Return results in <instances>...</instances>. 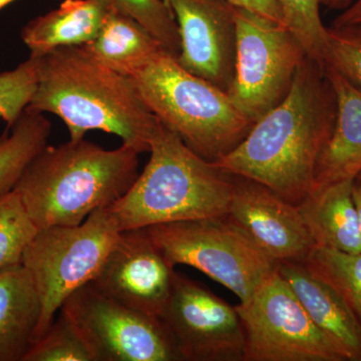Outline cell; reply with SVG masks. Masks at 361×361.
Returning <instances> with one entry per match:
<instances>
[{"mask_svg":"<svg viewBox=\"0 0 361 361\" xmlns=\"http://www.w3.org/2000/svg\"><path fill=\"white\" fill-rule=\"evenodd\" d=\"M285 26L298 39L308 58L324 65L327 27L322 23L323 0H276Z\"/></svg>","mask_w":361,"mask_h":361,"instance_id":"24","label":"cell"},{"mask_svg":"<svg viewBox=\"0 0 361 361\" xmlns=\"http://www.w3.org/2000/svg\"><path fill=\"white\" fill-rule=\"evenodd\" d=\"M234 14L236 66L227 94L255 123L286 97L307 54L286 26L241 7Z\"/></svg>","mask_w":361,"mask_h":361,"instance_id":"8","label":"cell"},{"mask_svg":"<svg viewBox=\"0 0 361 361\" xmlns=\"http://www.w3.org/2000/svg\"><path fill=\"white\" fill-rule=\"evenodd\" d=\"M71 318L94 361H180L161 318L133 310L92 282L73 292L61 310Z\"/></svg>","mask_w":361,"mask_h":361,"instance_id":"10","label":"cell"},{"mask_svg":"<svg viewBox=\"0 0 361 361\" xmlns=\"http://www.w3.org/2000/svg\"><path fill=\"white\" fill-rule=\"evenodd\" d=\"M336 118V94L324 65L306 56L283 101L214 164L228 174L261 183L297 206L312 191Z\"/></svg>","mask_w":361,"mask_h":361,"instance_id":"1","label":"cell"},{"mask_svg":"<svg viewBox=\"0 0 361 361\" xmlns=\"http://www.w3.org/2000/svg\"><path fill=\"white\" fill-rule=\"evenodd\" d=\"M108 9L101 0H65L59 8L30 20L21 39L35 58L59 47L87 44L101 30Z\"/></svg>","mask_w":361,"mask_h":361,"instance_id":"19","label":"cell"},{"mask_svg":"<svg viewBox=\"0 0 361 361\" xmlns=\"http://www.w3.org/2000/svg\"><path fill=\"white\" fill-rule=\"evenodd\" d=\"M176 271L147 228L121 233L92 283L106 295L146 314L163 317Z\"/></svg>","mask_w":361,"mask_h":361,"instance_id":"12","label":"cell"},{"mask_svg":"<svg viewBox=\"0 0 361 361\" xmlns=\"http://www.w3.org/2000/svg\"><path fill=\"white\" fill-rule=\"evenodd\" d=\"M149 153L128 193L110 207L122 231L227 215L234 176L197 155L161 123Z\"/></svg>","mask_w":361,"mask_h":361,"instance_id":"4","label":"cell"},{"mask_svg":"<svg viewBox=\"0 0 361 361\" xmlns=\"http://www.w3.org/2000/svg\"><path fill=\"white\" fill-rule=\"evenodd\" d=\"M355 180L311 192L297 205L316 246L361 253L360 220L353 194Z\"/></svg>","mask_w":361,"mask_h":361,"instance_id":"17","label":"cell"},{"mask_svg":"<svg viewBox=\"0 0 361 361\" xmlns=\"http://www.w3.org/2000/svg\"><path fill=\"white\" fill-rule=\"evenodd\" d=\"M23 361H94L71 318L59 310L47 331L33 342Z\"/></svg>","mask_w":361,"mask_h":361,"instance_id":"23","label":"cell"},{"mask_svg":"<svg viewBox=\"0 0 361 361\" xmlns=\"http://www.w3.org/2000/svg\"><path fill=\"white\" fill-rule=\"evenodd\" d=\"M324 68L336 94V118L317 161L311 192L343 180H355L361 172V85L331 66Z\"/></svg>","mask_w":361,"mask_h":361,"instance_id":"15","label":"cell"},{"mask_svg":"<svg viewBox=\"0 0 361 361\" xmlns=\"http://www.w3.org/2000/svg\"><path fill=\"white\" fill-rule=\"evenodd\" d=\"M42 303L23 264L0 272V361H23L35 341Z\"/></svg>","mask_w":361,"mask_h":361,"instance_id":"18","label":"cell"},{"mask_svg":"<svg viewBox=\"0 0 361 361\" xmlns=\"http://www.w3.org/2000/svg\"><path fill=\"white\" fill-rule=\"evenodd\" d=\"M235 307L245 330L244 361H348L277 269L250 300Z\"/></svg>","mask_w":361,"mask_h":361,"instance_id":"9","label":"cell"},{"mask_svg":"<svg viewBox=\"0 0 361 361\" xmlns=\"http://www.w3.org/2000/svg\"><path fill=\"white\" fill-rule=\"evenodd\" d=\"M139 155L126 145L106 149L85 139L47 145L13 191L37 229L80 225L128 193L140 174Z\"/></svg>","mask_w":361,"mask_h":361,"instance_id":"3","label":"cell"},{"mask_svg":"<svg viewBox=\"0 0 361 361\" xmlns=\"http://www.w3.org/2000/svg\"><path fill=\"white\" fill-rule=\"evenodd\" d=\"M356 180H357L358 183H360L361 184V172L360 173V174H358L357 177H356Z\"/></svg>","mask_w":361,"mask_h":361,"instance_id":"34","label":"cell"},{"mask_svg":"<svg viewBox=\"0 0 361 361\" xmlns=\"http://www.w3.org/2000/svg\"><path fill=\"white\" fill-rule=\"evenodd\" d=\"M130 78L157 118L207 161L229 154L253 127L227 92L192 75L167 51Z\"/></svg>","mask_w":361,"mask_h":361,"instance_id":"5","label":"cell"},{"mask_svg":"<svg viewBox=\"0 0 361 361\" xmlns=\"http://www.w3.org/2000/svg\"><path fill=\"white\" fill-rule=\"evenodd\" d=\"M353 199H355V203L356 209H357L358 220H360V228L361 233V184L357 180H355L353 189Z\"/></svg>","mask_w":361,"mask_h":361,"instance_id":"32","label":"cell"},{"mask_svg":"<svg viewBox=\"0 0 361 361\" xmlns=\"http://www.w3.org/2000/svg\"><path fill=\"white\" fill-rule=\"evenodd\" d=\"M165 1L179 30V65L227 92L236 66L235 6L226 0Z\"/></svg>","mask_w":361,"mask_h":361,"instance_id":"13","label":"cell"},{"mask_svg":"<svg viewBox=\"0 0 361 361\" xmlns=\"http://www.w3.org/2000/svg\"><path fill=\"white\" fill-rule=\"evenodd\" d=\"M303 263L334 288L361 325V253L316 246Z\"/></svg>","mask_w":361,"mask_h":361,"instance_id":"22","label":"cell"},{"mask_svg":"<svg viewBox=\"0 0 361 361\" xmlns=\"http://www.w3.org/2000/svg\"><path fill=\"white\" fill-rule=\"evenodd\" d=\"M355 0H323V6L329 7L330 9H338L344 11L348 8Z\"/></svg>","mask_w":361,"mask_h":361,"instance_id":"31","label":"cell"},{"mask_svg":"<svg viewBox=\"0 0 361 361\" xmlns=\"http://www.w3.org/2000/svg\"><path fill=\"white\" fill-rule=\"evenodd\" d=\"M277 271L291 287L312 322L348 355L361 361V325L334 288L303 262H282Z\"/></svg>","mask_w":361,"mask_h":361,"instance_id":"16","label":"cell"},{"mask_svg":"<svg viewBox=\"0 0 361 361\" xmlns=\"http://www.w3.org/2000/svg\"><path fill=\"white\" fill-rule=\"evenodd\" d=\"M173 267L188 265L232 291L241 303L277 269L264 253L227 215L146 227Z\"/></svg>","mask_w":361,"mask_h":361,"instance_id":"7","label":"cell"},{"mask_svg":"<svg viewBox=\"0 0 361 361\" xmlns=\"http://www.w3.org/2000/svg\"><path fill=\"white\" fill-rule=\"evenodd\" d=\"M109 8L134 18L177 59L180 49L179 30L165 0H101Z\"/></svg>","mask_w":361,"mask_h":361,"instance_id":"26","label":"cell"},{"mask_svg":"<svg viewBox=\"0 0 361 361\" xmlns=\"http://www.w3.org/2000/svg\"><path fill=\"white\" fill-rule=\"evenodd\" d=\"M161 320L182 360L244 361L245 330L236 307L185 275L176 272Z\"/></svg>","mask_w":361,"mask_h":361,"instance_id":"11","label":"cell"},{"mask_svg":"<svg viewBox=\"0 0 361 361\" xmlns=\"http://www.w3.org/2000/svg\"><path fill=\"white\" fill-rule=\"evenodd\" d=\"M121 233L110 207L97 209L80 225L37 229L21 259L42 303L33 342L51 326L66 298L94 280Z\"/></svg>","mask_w":361,"mask_h":361,"instance_id":"6","label":"cell"},{"mask_svg":"<svg viewBox=\"0 0 361 361\" xmlns=\"http://www.w3.org/2000/svg\"><path fill=\"white\" fill-rule=\"evenodd\" d=\"M324 66L361 85V26L327 27Z\"/></svg>","mask_w":361,"mask_h":361,"instance_id":"28","label":"cell"},{"mask_svg":"<svg viewBox=\"0 0 361 361\" xmlns=\"http://www.w3.org/2000/svg\"><path fill=\"white\" fill-rule=\"evenodd\" d=\"M51 123L44 114L25 109L0 135V197L13 191L28 164L47 146Z\"/></svg>","mask_w":361,"mask_h":361,"instance_id":"21","label":"cell"},{"mask_svg":"<svg viewBox=\"0 0 361 361\" xmlns=\"http://www.w3.org/2000/svg\"><path fill=\"white\" fill-rule=\"evenodd\" d=\"M39 80V58L30 56L13 71L0 73V118L13 126L35 94Z\"/></svg>","mask_w":361,"mask_h":361,"instance_id":"27","label":"cell"},{"mask_svg":"<svg viewBox=\"0 0 361 361\" xmlns=\"http://www.w3.org/2000/svg\"><path fill=\"white\" fill-rule=\"evenodd\" d=\"M227 217L277 264L304 262L315 248L296 205L256 180L234 176Z\"/></svg>","mask_w":361,"mask_h":361,"instance_id":"14","label":"cell"},{"mask_svg":"<svg viewBox=\"0 0 361 361\" xmlns=\"http://www.w3.org/2000/svg\"><path fill=\"white\" fill-rule=\"evenodd\" d=\"M16 1V0H0V11H1L4 7L8 6L11 2Z\"/></svg>","mask_w":361,"mask_h":361,"instance_id":"33","label":"cell"},{"mask_svg":"<svg viewBox=\"0 0 361 361\" xmlns=\"http://www.w3.org/2000/svg\"><path fill=\"white\" fill-rule=\"evenodd\" d=\"M37 228L13 191L0 197V272L20 264Z\"/></svg>","mask_w":361,"mask_h":361,"instance_id":"25","label":"cell"},{"mask_svg":"<svg viewBox=\"0 0 361 361\" xmlns=\"http://www.w3.org/2000/svg\"><path fill=\"white\" fill-rule=\"evenodd\" d=\"M350 25L361 26V0H355L332 23L336 27Z\"/></svg>","mask_w":361,"mask_h":361,"instance_id":"30","label":"cell"},{"mask_svg":"<svg viewBox=\"0 0 361 361\" xmlns=\"http://www.w3.org/2000/svg\"><path fill=\"white\" fill-rule=\"evenodd\" d=\"M226 1L229 2L232 6L248 9L275 23L285 25L283 16L276 0H226Z\"/></svg>","mask_w":361,"mask_h":361,"instance_id":"29","label":"cell"},{"mask_svg":"<svg viewBox=\"0 0 361 361\" xmlns=\"http://www.w3.org/2000/svg\"><path fill=\"white\" fill-rule=\"evenodd\" d=\"M25 109L58 116L71 141L103 130L140 154L149 153L161 123L132 78L104 65L82 45L59 47L39 58L37 89Z\"/></svg>","mask_w":361,"mask_h":361,"instance_id":"2","label":"cell"},{"mask_svg":"<svg viewBox=\"0 0 361 361\" xmlns=\"http://www.w3.org/2000/svg\"><path fill=\"white\" fill-rule=\"evenodd\" d=\"M82 47L104 65L130 78L167 51L141 23L111 8L97 37Z\"/></svg>","mask_w":361,"mask_h":361,"instance_id":"20","label":"cell"}]
</instances>
